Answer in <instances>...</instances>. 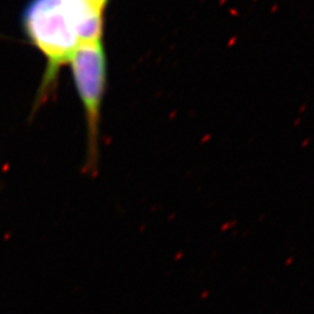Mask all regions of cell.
<instances>
[{
	"mask_svg": "<svg viewBox=\"0 0 314 314\" xmlns=\"http://www.w3.org/2000/svg\"><path fill=\"white\" fill-rule=\"evenodd\" d=\"M21 26L27 40L46 58L37 107L56 87L61 68L70 63L81 41L65 0H28L21 13Z\"/></svg>",
	"mask_w": 314,
	"mask_h": 314,
	"instance_id": "cell-1",
	"label": "cell"
},
{
	"mask_svg": "<svg viewBox=\"0 0 314 314\" xmlns=\"http://www.w3.org/2000/svg\"><path fill=\"white\" fill-rule=\"evenodd\" d=\"M69 64L83 105L87 127L85 170L94 175L99 163V125L107 84V57L103 40L81 43Z\"/></svg>",
	"mask_w": 314,
	"mask_h": 314,
	"instance_id": "cell-2",
	"label": "cell"
},
{
	"mask_svg": "<svg viewBox=\"0 0 314 314\" xmlns=\"http://www.w3.org/2000/svg\"><path fill=\"white\" fill-rule=\"evenodd\" d=\"M77 24L81 43L103 40L104 15L109 0H65Z\"/></svg>",
	"mask_w": 314,
	"mask_h": 314,
	"instance_id": "cell-3",
	"label": "cell"
}]
</instances>
